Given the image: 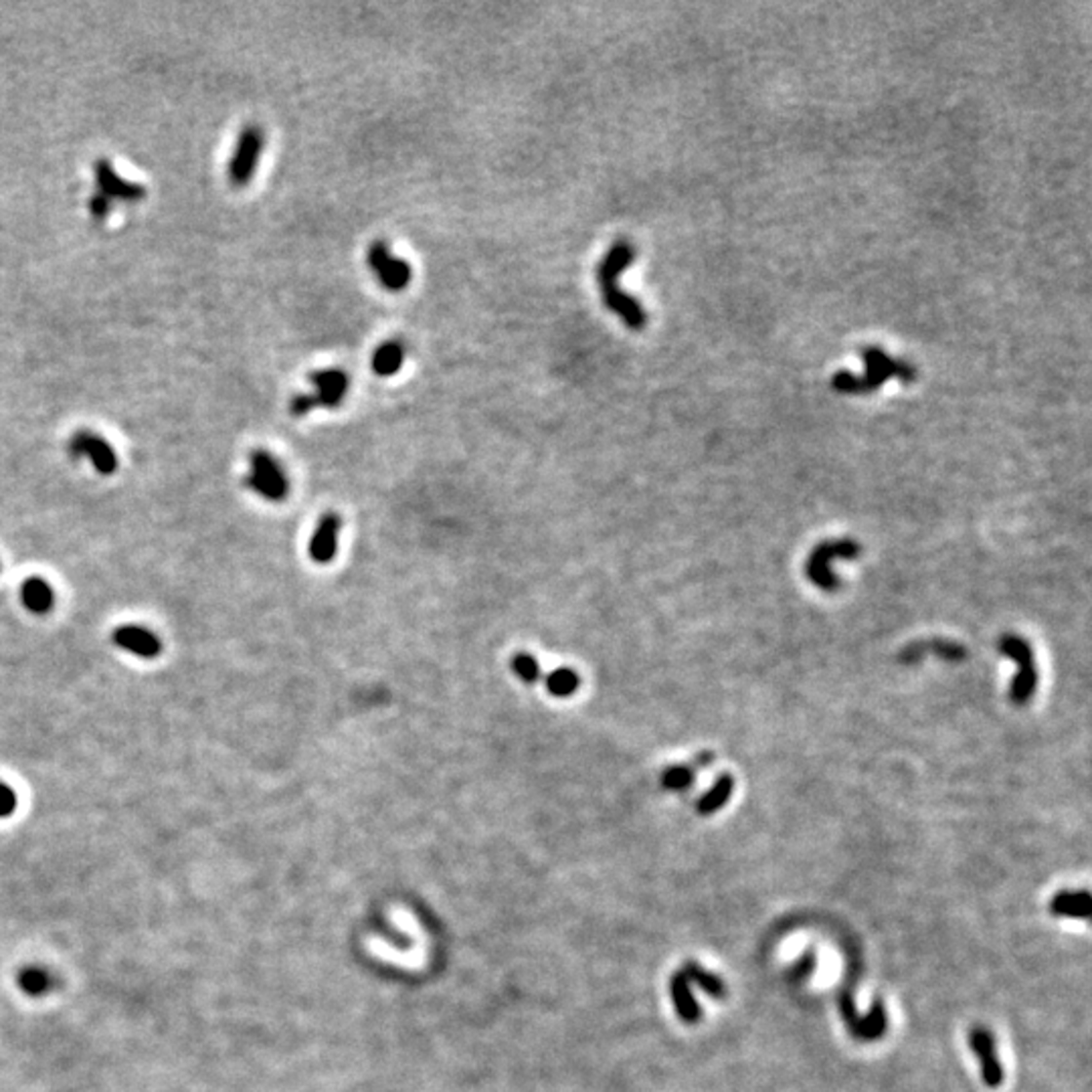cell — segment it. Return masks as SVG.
<instances>
[{
	"label": "cell",
	"instance_id": "1",
	"mask_svg": "<svg viewBox=\"0 0 1092 1092\" xmlns=\"http://www.w3.org/2000/svg\"><path fill=\"white\" fill-rule=\"evenodd\" d=\"M634 259H636V248L632 245V241L627 239L615 241L597 267V282L605 308L613 312L627 328H630V331L642 332L647 324V314L642 302H638L634 295L619 288V276L634 263Z\"/></svg>",
	"mask_w": 1092,
	"mask_h": 1092
},
{
	"label": "cell",
	"instance_id": "2",
	"mask_svg": "<svg viewBox=\"0 0 1092 1092\" xmlns=\"http://www.w3.org/2000/svg\"><path fill=\"white\" fill-rule=\"evenodd\" d=\"M862 361L866 367L864 376H856L848 370H839L838 374H834L832 378V387L838 393H850V395H862V393H872L877 391L880 385L888 378H900L905 382H913L916 378V370L903 363V361H894L892 357L877 346H868L862 350Z\"/></svg>",
	"mask_w": 1092,
	"mask_h": 1092
},
{
	"label": "cell",
	"instance_id": "3",
	"mask_svg": "<svg viewBox=\"0 0 1092 1092\" xmlns=\"http://www.w3.org/2000/svg\"><path fill=\"white\" fill-rule=\"evenodd\" d=\"M310 382L314 391L299 393L290 403V411L293 417H304L318 407H326V409L340 407L344 397L348 395L350 376L336 367L320 369V370H312Z\"/></svg>",
	"mask_w": 1092,
	"mask_h": 1092
},
{
	"label": "cell",
	"instance_id": "4",
	"mask_svg": "<svg viewBox=\"0 0 1092 1092\" xmlns=\"http://www.w3.org/2000/svg\"><path fill=\"white\" fill-rule=\"evenodd\" d=\"M265 148V130L259 124H248L235 142V150L229 160L227 176L233 188L248 186L259 167V160Z\"/></svg>",
	"mask_w": 1092,
	"mask_h": 1092
},
{
	"label": "cell",
	"instance_id": "5",
	"mask_svg": "<svg viewBox=\"0 0 1092 1092\" xmlns=\"http://www.w3.org/2000/svg\"><path fill=\"white\" fill-rule=\"evenodd\" d=\"M250 476L245 478V484L252 488L255 494L269 502H282L290 494V478L282 463L265 449H255L250 455Z\"/></svg>",
	"mask_w": 1092,
	"mask_h": 1092
},
{
	"label": "cell",
	"instance_id": "6",
	"mask_svg": "<svg viewBox=\"0 0 1092 1092\" xmlns=\"http://www.w3.org/2000/svg\"><path fill=\"white\" fill-rule=\"evenodd\" d=\"M999 649L1009 660L1018 662V676L1012 688H1009V698L1020 706L1028 704L1037 686V672L1034 666V653L1030 644H1026L1018 636H1003L999 642Z\"/></svg>",
	"mask_w": 1092,
	"mask_h": 1092
},
{
	"label": "cell",
	"instance_id": "7",
	"mask_svg": "<svg viewBox=\"0 0 1092 1092\" xmlns=\"http://www.w3.org/2000/svg\"><path fill=\"white\" fill-rule=\"evenodd\" d=\"M858 555L860 546L854 540H834L819 544L807 561V577L819 589L836 591L839 589V579L832 572L830 563L836 559H856Z\"/></svg>",
	"mask_w": 1092,
	"mask_h": 1092
},
{
	"label": "cell",
	"instance_id": "8",
	"mask_svg": "<svg viewBox=\"0 0 1092 1092\" xmlns=\"http://www.w3.org/2000/svg\"><path fill=\"white\" fill-rule=\"evenodd\" d=\"M367 261L376 280L389 292H403L413 280L411 265L393 255L387 241H374L367 252Z\"/></svg>",
	"mask_w": 1092,
	"mask_h": 1092
},
{
	"label": "cell",
	"instance_id": "9",
	"mask_svg": "<svg viewBox=\"0 0 1092 1092\" xmlns=\"http://www.w3.org/2000/svg\"><path fill=\"white\" fill-rule=\"evenodd\" d=\"M67 451L73 459L88 457L101 476H112L118 470L116 449L94 431H75L67 444Z\"/></svg>",
	"mask_w": 1092,
	"mask_h": 1092
},
{
	"label": "cell",
	"instance_id": "10",
	"mask_svg": "<svg viewBox=\"0 0 1092 1092\" xmlns=\"http://www.w3.org/2000/svg\"><path fill=\"white\" fill-rule=\"evenodd\" d=\"M96 182H98V193H101L103 197H107L109 201H122V203H140L146 199V188L138 182H130L126 178H122L114 164L109 162L107 158H98L96 160Z\"/></svg>",
	"mask_w": 1092,
	"mask_h": 1092
},
{
	"label": "cell",
	"instance_id": "11",
	"mask_svg": "<svg viewBox=\"0 0 1092 1092\" xmlns=\"http://www.w3.org/2000/svg\"><path fill=\"white\" fill-rule=\"evenodd\" d=\"M340 528H342V516L336 512H326L318 526L314 528V534L310 538V546H308V553L310 559L318 565H328L332 563L338 551V538H340Z\"/></svg>",
	"mask_w": 1092,
	"mask_h": 1092
},
{
	"label": "cell",
	"instance_id": "12",
	"mask_svg": "<svg viewBox=\"0 0 1092 1092\" xmlns=\"http://www.w3.org/2000/svg\"><path fill=\"white\" fill-rule=\"evenodd\" d=\"M969 1042H971V1048H973L975 1056L981 1060L983 1082H986L990 1088H997L1003 1082V1069H1001V1062H999L997 1054H995L992 1032L986 1030V1028H973Z\"/></svg>",
	"mask_w": 1092,
	"mask_h": 1092
},
{
	"label": "cell",
	"instance_id": "13",
	"mask_svg": "<svg viewBox=\"0 0 1092 1092\" xmlns=\"http://www.w3.org/2000/svg\"><path fill=\"white\" fill-rule=\"evenodd\" d=\"M114 644L134 655H138V658H156L162 651V642L156 634H152L146 627L140 625H120L114 630L112 636Z\"/></svg>",
	"mask_w": 1092,
	"mask_h": 1092
},
{
	"label": "cell",
	"instance_id": "14",
	"mask_svg": "<svg viewBox=\"0 0 1092 1092\" xmlns=\"http://www.w3.org/2000/svg\"><path fill=\"white\" fill-rule=\"evenodd\" d=\"M670 995L674 999L676 1005V1012L682 1018V1022L686 1024H696L700 1020V1007L692 995L690 990V981L684 975V971H678L672 979H670Z\"/></svg>",
	"mask_w": 1092,
	"mask_h": 1092
},
{
	"label": "cell",
	"instance_id": "15",
	"mask_svg": "<svg viewBox=\"0 0 1092 1092\" xmlns=\"http://www.w3.org/2000/svg\"><path fill=\"white\" fill-rule=\"evenodd\" d=\"M20 601L31 613L45 615L55 605V593L45 579L31 577L20 585Z\"/></svg>",
	"mask_w": 1092,
	"mask_h": 1092
},
{
	"label": "cell",
	"instance_id": "16",
	"mask_svg": "<svg viewBox=\"0 0 1092 1092\" xmlns=\"http://www.w3.org/2000/svg\"><path fill=\"white\" fill-rule=\"evenodd\" d=\"M405 344L401 340H387L382 342L372 354V372L378 376H393L401 370L405 363Z\"/></svg>",
	"mask_w": 1092,
	"mask_h": 1092
},
{
	"label": "cell",
	"instance_id": "17",
	"mask_svg": "<svg viewBox=\"0 0 1092 1092\" xmlns=\"http://www.w3.org/2000/svg\"><path fill=\"white\" fill-rule=\"evenodd\" d=\"M1090 892H1058L1052 898V913L1056 916H1072V918H1090Z\"/></svg>",
	"mask_w": 1092,
	"mask_h": 1092
},
{
	"label": "cell",
	"instance_id": "18",
	"mask_svg": "<svg viewBox=\"0 0 1092 1092\" xmlns=\"http://www.w3.org/2000/svg\"><path fill=\"white\" fill-rule=\"evenodd\" d=\"M924 651H933V653L941 655L943 660H951V662H959V660L965 658V649L961 645L953 644V642H945V640H933V642L916 644V645L907 647L903 651V655H900V660H903L905 664H913L920 658Z\"/></svg>",
	"mask_w": 1092,
	"mask_h": 1092
},
{
	"label": "cell",
	"instance_id": "19",
	"mask_svg": "<svg viewBox=\"0 0 1092 1092\" xmlns=\"http://www.w3.org/2000/svg\"><path fill=\"white\" fill-rule=\"evenodd\" d=\"M732 789H734V779L724 773L717 779V783L713 785V789L708 791V794L698 801V813L700 815H713L717 813L721 807L726 805V801L732 796Z\"/></svg>",
	"mask_w": 1092,
	"mask_h": 1092
},
{
	"label": "cell",
	"instance_id": "20",
	"mask_svg": "<svg viewBox=\"0 0 1092 1092\" xmlns=\"http://www.w3.org/2000/svg\"><path fill=\"white\" fill-rule=\"evenodd\" d=\"M544 686H546V690H549V694H553L557 698H568L579 690L581 678L575 670L559 668V670H553L551 674L544 676Z\"/></svg>",
	"mask_w": 1092,
	"mask_h": 1092
},
{
	"label": "cell",
	"instance_id": "21",
	"mask_svg": "<svg viewBox=\"0 0 1092 1092\" xmlns=\"http://www.w3.org/2000/svg\"><path fill=\"white\" fill-rule=\"evenodd\" d=\"M682 971H684V975L688 977L690 983H692V981L698 983V986H700L708 995H713V997H724V995H726L724 981L719 979V977L713 975V973L704 971V969L698 967L696 963H688Z\"/></svg>",
	"mask_w": 1092,
	"mask_h": 1092
},
{
	"label": "cell",
	"instance_id": "22",
	"mask_svg": "<svg viewBox=\"0 0 1092 1092\" xmlns=\"http://www.w3.org/2000/svg\"><path fill=\"white\" fill-rule=\"evenodd\" d=\"M510 666H512V672H514L518 678H521V680L525 682V684H536V682L542 680L540 664H538V660L534 658L532 653H526V651L516 653L514 658H512V662H510Z\"/></svg>",
	"mask_w": 1092,
	"mask_h": 1092
},
{
	"label": "cell",
	"instance_id": "23",
	"mask_svg": "<svg viewBox=\"0 0 1092 1092\" xmlns=\"http://www.w3.org/2000/svg\"><path fill=\"white\" fill-rule=\"evenodd\" d=\"M858 1037H864V1040H874V1037H878L880 1034H884L886 1030V1012H884V1005L880 1001L874 1003L870 1016L860 1024L854 1026Z\"/></svg>",
	"mask_w": 1092,
	"mask_h": 1092
},
{
	"label": "cell",
	"instance_id": "24",
	"mask_svg": "<svg viewBox=\"0 0 1092 1092\" xmlns=\"http://www.w3.org/2000/svg\"><path fill=\"white\" fill-rule=\"evenodd\" d=\"M694 783V769L688 764H676V767L666 769L662 777V785L670 791H682Z\"/></svg>",
	"mask_w": 1092,
	"mask_h": 1092
},
{
	"label": "cell",
	"instance_id": "25",
	"mask_svg": "<svg viewBox=\"0 0 1092 1092\" xmlns=\"http://www.w3.org/2000/svg\"><path fill=\"white\" fill-rule=\"evenodd\" d=\"M49 986H51V983H49V975H47L43 969H26V971L22 973V977H20V988H22L26 994L41 995V994H45V992L49 990Z\"/></svg>",
	"mask_w": 1092,
	"mask_h": 1092
},
{
	"label": "cell",
	"instance_id": "26",
	"mask_svg": "<svg viewBox=\"0 0 1092 1092\" xmlns=\"http://www.w3.org/2000/svg\"><path fill=\"white\" fill-rule=\"evenodd\" d=\"M88 209H90V214L96 218V221H105L109 213H112V201L103 197L101 193H96V195L90 197Z\"/></svg>",
	"mask_w": 1092,
	"mask_h": 1092
},
{
	"label": "cell",
	"instance_id": "27",
	"mask_svg": "<svg viewBox=\"0 0 1092 1092\" xmlns=\"http://www.w3.org/2000/svg\"><path fill=\"white\" fill-rule=\"evenodd\" d=\"M17 807V796L13 787L0 783V817H9Z\"/></svg>",
	"mask_w": 1092,
	"mask_h": 1092
}]
</instances>
